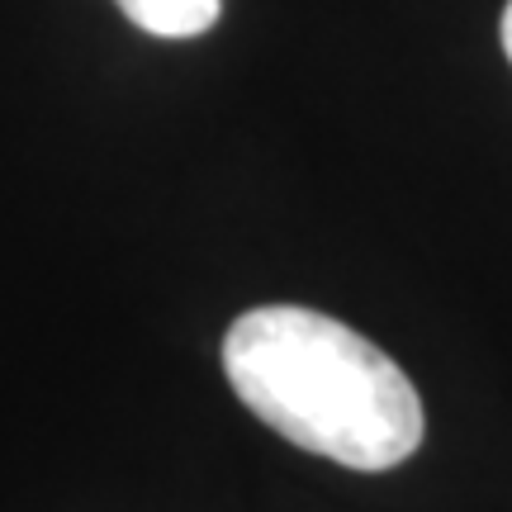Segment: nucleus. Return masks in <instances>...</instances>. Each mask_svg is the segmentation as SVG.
Returning <instances> with one entry per match:
<instances>
[{"label":"nucleus","instance_id":"3","mask_svg":"<svg viewBox=\"0 0 512 512\" xmlns=\"http://www.w3.org/2000/svg\"><path fill=\"white\" fill-rule=\"evenodd\" d=\"M503 53L512 57V0H508V10H503Z\"/></svg>","mask_w":512,"mask_h":512},{"label":"nucleus","instance_id":"2","mask_svg":"<svg viewBox=\"0 0 512 512\" xmlns=\"http://www.w3.org/2000/svg\"><path fill=\"white\" fill-rule=\"evenodd\" d=\"M119 10L152 38H195L219 19L223 0H119Z\"/></svg>","mask_w":512,"mask_h":512},{"label":"nucleus","instance_id":"1","mask_svg":"<svg viewBox=\"0 0 512 512\" xmlns=\"http://www.w3.org/2000/svg\"><path fill=\"white\" fill-rule=\"evenodd\" d=\"M238 399L299 451L347 470H394L422 446L413 380L370 337L299 304H261L223 337Z\"/></svg>","mask_w":512,"mask_h":512}]
</instances>
